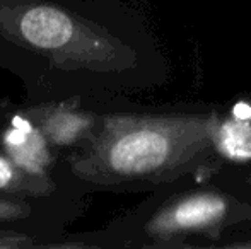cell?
<instances>
[{
  "mask_svg": "<svg viewBox=\"0 0 251 249\" xmlns=\"http://www.w3.org/2000/svg\"><path fill=\"white\" fill-rule=\"evenodd\" d=\"M0 68L26 103L128 96L171 77L147 17L123 0H0Z\"/></svg>",
  "mask_w": 251,
  "mask_h": 249,
  "instance_id": "obj_1",
  "label": "cell"
},
{
  "mask_svg": "<svg viewBox=\"0 0 251 249\" xmlns=\"http://www.w3.org/2000/svg\"><path fill=\"white\" fill-rule=\"evenodd\" d=\"M224 103L146 106L113 96L100 130L60 157L58 176L86 195L151 193L181 178L222 169L217 128Z\"/></svg>",
  "mask_w": 251,
  "mask_h": 249,
  "instance_id": "obj_2",
  "label": "cell"
},
{
  "mask_svg": "<svg viewBox=\"0 0 251 249\" xmlns=\"http://www.w3.org/2000/svg\"><path fill=\"white\" fill-rule=\"evenodd\" d=\"M251 234V198L214 173L154 189L106 226L67 234L60 249H227Z\"/></svg>",
  "mask_w": 251,
  "mask_h": 249,
  "instance_id": "obj_3",
  "label": "cell"
},
{
  "mask_svg": "<svg viewBox=\"0 0 251 249\" xmlns=\"http://www.w3.org/2000/svg\"><path fill=\"white\" fill-rule=\"evenodd\" d=\"M91 196L17 198L0 195V248L60 249L69 227L87 212Z\"/></svg>",
  "mask_w": 251,
  "mask_h": 249,
  "instance_id": "obj_4",
  "label": "cell"
},
{
  "mask_svg": "<svg viewBox=\"0 0 251 249\" xmlns=\"http://www.w3.org/2000/svg\"><path fill=\"white\" fill-rule=\"evenodd\" d=\"M113 96H75L21 104L60 157L86 147L98 133Z\"/></svg>",
  "mask_w": 251,
  "mask_h": 249,
  "instance_id": "obj_5",
  "label": "cell"
},
{
  "mask_svg": "<svg viewBox=\"0 0 251 249\" xmlns=\"http://www.w3.org/2000/svg\"><path fill=\"white\" fill-rule=\"evenodd\" d=\"M0 147L29 173L62 180L58 176L60 156L48 143L34 121L24 113L21 104L14 103L7 113L5 121L0 128Z\"/></svg>",
  "mask_w": 251,
  "mask_h": 249,
  "instance_id": "obj_6",
  "label": "cell"
},
{
  "mask_svg": "<svg viewBox=\"0 0 251 249\" xmlns=\"http://www.w3.org/2000/svg\"><path fill=\"white\" fill-rule=\"evenodd\" d=\"M222 167L251 164V94L224 103L217 128Z\"/></svg>",
  "mask_w": 251,
  "mask_h": 249,
  "instance_id": "obj_7",
  "label": "cell"
},
{
  "mask_svg": "<svg viewBox=\"0 0 251 249\" xmlns=\"http://www.w3.org/2000/svg\"><path fill=\"white\" fill-rule=\"evenodd\" d=\"M0 195L17 198H53V196H89L56 178L29 173L0 147Z\"/></svg>",
  "mask_w": 251,
  "mask_h": 249,
  "instance_id": "obj_8",
  "label": "cell"
},
{
  "mask_svg": "<svg viewBox=\"0 0 251 249\" xmlns=\"http://www.w3.org/2000/svg\"><path fill=\"white\" fill-rule=\"evenodd\" d=\"M215 176L226 183L229 188L236 189L241 195L251 198V164L245 166H232V167H222L215 171Z\"/></svg>",
  "mask_w": 251,
  "mask_h": 249,
  "instance_id": "obj_9",
  "label": "cell"
},
{
  "mask_svg": "<svg viewBox=\"0 0 251 249\" xmlns=\"http://www.w3.org/2000/svg\"><path fill=\"white\" fill-rule=\"evenodd\" d=\"M12 101L5 99V97H0V128H2L3 121H5L7 118V113H9V110L12 108Z\"/></svg>",
  "mask_w": 251,
  "mask_h": 249,
  "instance_id": "obj_10",
  "label": "cell"
}]
</instances>
